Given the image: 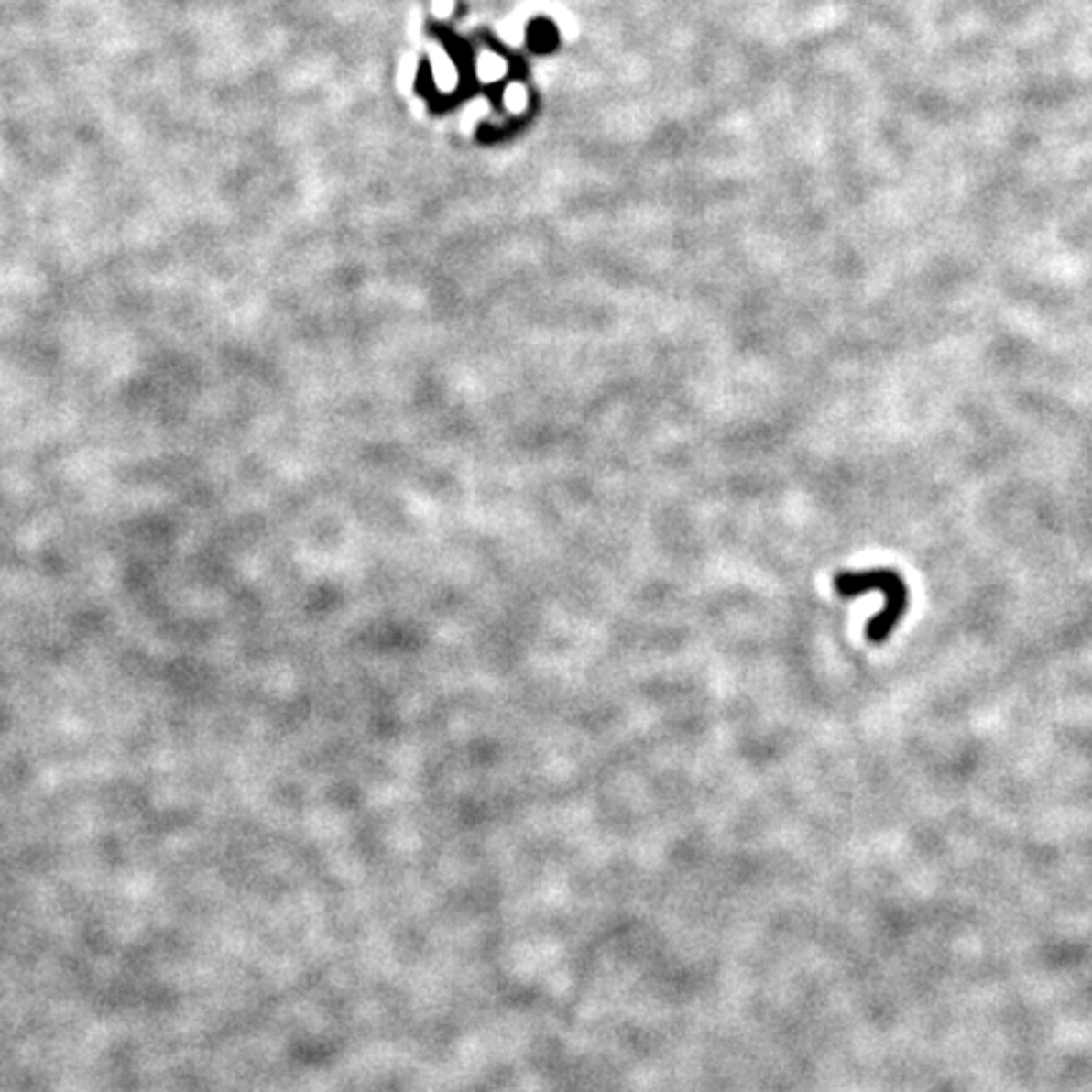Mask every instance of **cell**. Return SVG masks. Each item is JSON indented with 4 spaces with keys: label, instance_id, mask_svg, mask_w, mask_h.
I'll use <instances>...</instances> for the list:
<instances>
[{
    "label": "cell",
    "instance_id": "6da1fadb",
    "mask_svg": "<svg viewBox=\"0 0 1092 1092\" xmlns=\"http://www.w3.org/2000/svg\"><path fill=\"white\" fill-rule=\"evenodd\" d=\"M835 592L845 599H855L868 592H882L885 595V607L880 615H875L865 635L868 640L880 645L885 642L893 630L898 628V622L908 609V587H905L903 577L893 572V569H870V572H840L835 577Z\"/></svg>",
    "mask_w": 1092,
    "mask_h": 1092
}]
</instances>
